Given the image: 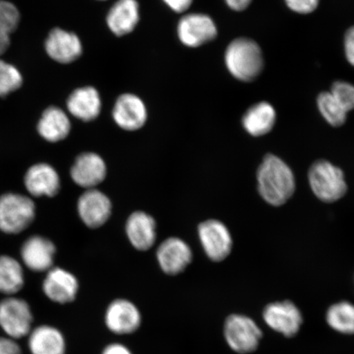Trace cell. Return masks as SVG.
I'll use <instances>...</instances> for the list:
<instances>
[{
  "label": "cell",
  "mask_w": 354,
  "mask_h": 354,
  "mask_svg": "<svg viewBox=\"0 0 354 354\" xmlns=\"http://www.w3.org/2000/svg\"><path fill=\"white\" fill-rule=\"evenodd\" d=\"M259 192L266 202L272 206L285 205L295 192L293 171L280 158L268 154L259 167Z\"/></svg>",
  "instance_id": "obj_1"
},
{
  "label": "cell",
  "mask_w": 354,
  "mask_h": 354,
  "mask_svg": "<svg viewBox=\"0 0 354 354\" xmlns=\"http://www.w3.org/2000/svg\"><path fill=\"white\" fill-rule=\"evenodd\" d=\"M225 64L234 78L245 82L254 81L263 69L262 50L253 39H234L225 50Z\"/></svg>",
  "instance_id": "obj_2"
},
{
  "label": "cell",
  "mask_w": 354,
  "mask_h": 354,
  "mask_svg": "<svg viewBox=\"0 0 354 354\" xmlns=\"http://www.w3.org/2000/svg\"><path fill=\"white\" fill-rule=\"evenodd\" d=\"M35 216L37 207L30 196L15 192L0 196V232L7 234L24 232Z\"/></svg>",
  "instance_id": "obj_3"
},
{
  "label": "cell",
  "mask_w": 354,
  "mask_h": 354,
  "mask_svg": "<svg viewBox=\"0 0 354 354\" xmlns=\"http://www.w3.org/2000/svg\"><path fill=\"white\" fill-rule=\"evenodd\" d=\"M308 180L314 194L323 202L337 201L347 192L343 171L328 161L314 162L309 169Z\"/></svg>",
  "instance_id": "obj_4"
},
{
  "label": "cell",
  "mask_w": 354,
  "mask_h": 354,
  "mask_svg": "<svg viewBox=\"0 0 354 354\" xmlns=\"http://www.w3.org/2000/svg\"><path fill=\"white\" fill-rule=\"evenodd\" d=\"M34 316L28 301L7 296L0 301V328L13 339L28 337L33 329Z\"/></svg>",
  "instance_id": "obj_5"
},
{
  "label": "cell",
  "mask_w": 354,
  "mask_h": 354,
  "mask_svg": "<svg viewBox=\"0 0 354 354\" xmlns=\"http://www.w3.org/2000/svg\"><path fill=\"white\" fill-rule=\"evenodd\" d=\"M224 335L232 351L245 354L258 348L263 332L250 317L232 314L225 322Z\"/></svg>",
  "instance_id": "obj_6"
},
{
  "label": "cell",
  "mask_w": 354,
  "mask_h": 354,
  "mask_svg": "<svg viewBox=\"0 0 354 354\" xmlns=\"http://www.w3.org/2000/svg\"><path fill=\"white\" fill-rule=\"evenodd\" d=\"M180 41L189 48H198L209 43L218 35L214 20L203 13H189L180 19L177 25Z\"/></svg>",
  "instance_id": "obj_7"
},
{
  "label": "cell",
  "mask_w": 354,
  "mask_h": 354,
  "mask_svg": "<svg viewBox=\"0 0 354 354\" xmlns=\"http://www.w3.org/2000/svg\"><path fill=\"white\" fill-rule=\"evenodd\" d=\"M198 236L206 254L214 262L227 258L232 249L231 233L225 225L218 220L203 221L198 227Z\"/></svg>",
  "instance_id": "obj_8"
},
{
  "label": "cell",
  "mask_w": 354,
  "mask_h": 354,
  "mask_svg": "<svg viewBox=\"0 0 354 354\" xmlns=\"http://www.w3.org/2000/svg\"><path fill=\"white\" fill-rule=\"evenodd\" d=\"M55 254L54 242L39 234L26 239L20 250L22 264L34 272H47L54 268Z\"/></svg>",
  "instance_id": "obj_9"
},
{
  "label": "cell",
  "mask_w": 354,
  "mask_h": 354,
  "mask_svg": "<svg viewBox=\"0 0 354 354\" xmlns=\"http://www.w3.org/2000/svg\"><path fill=\"white\" fill-rule=\"evenodd\" d=\"M263 317L270 328L287 338L297 335L303 324L302 314L291 301L268 304L264 309Z\"/></svg>",
  "instance_id": "obj_10"
},
{
  "label": "cell",
  "mask_w": 354,
  "mask_h": 354,
  "mask_svg": "<svg viewBox=\"0 0 354 354\" xmlns=\"http://www.w3.org/2000/svg\"><path fill=\"white\" fill-rule=\"evenodd\" d=\"M24 187L30 197L53 198L60 192L61 180L55 168L46 162H38L26 170Z\"/></svg>",
  "instance_id": "obj_11"
},
{
  "label": "cell",
  "mask_w": 354,
  "mask_h": 354,
  "mask_svg": "<svg viewBox=\"0 0 354 354\" xmlns=\"http://www.w3.org/2000/svg\"><path fill=\"white\" fill-rule=\"evenodd\" d=\"M112 203L109 198L97 189H87L80 196L77 211L83 223L95 229L107 223L112 214Z\"/></svg>",
  "instance_id": "obj_12"
},
{
  "label": "cell",
  "mask_w": 354,
  "mask_h": 354,
  "mask_svg": "<svg viewBox=\"0 0 354 354\" xmlns=\"http://www.w3.org/2000/svg\"><path fill=\"white\" fill-rule=\"evenodd\" d=\"M113 118L122 129L135 131L145 125L148 111L144 101L139 96L126 93L119 96L115 102Z\"/></svg>",
  "instance_id": "obj_13"
},
{
  "label": "cell",
  "mask_w": 354,
  "mask_h": 354,
  "mask_svg": "<svg viewBox=\"0 0 354 354\" xmlns=\"http://www.w3.org/2000/svg\"><path fill=\"white\" fill-rule=\"evenodd\" d=\"M44 295L59 304L72 303L76 299L79 283L76 277L61 268H52L46 272L42 283Z\"/></svg>",
  "instance_id": "obj_14"
},
{
  "label": "cell",
  "mask_w": 354,
  "mask_h": 354,
  "mask_svg": "<svg viewBox=\"0 0 354 354\" xmlns=\"http://www.w3.org/2000/svg\"><path fill=\"white\" fill-rule=\"evenodd\" d=\"M44 48L51 59L62 64L73 63L83 52L82 43L77 35L59 28L48 35Z\"/></svg>",
  "instance_id": "obj_15"
},
{
  "label": "cell",
  "mask_w": 354,
  "mask_h": 354,
  "mask_svg": "<svg viewBox=\"0 0 354 354\" xmlns=\"http://www.w3.org/2000/svg\"><path fill=\"white\" fill-rule=\"evenodd\" d=\"M71 177L79 187L95 189L107 176V166L103 158L95 153H83L71 168Z\"/></svg>",
  "instance_id": "obj_16"
},
{
  "label": "cell",
  "mask_w": 354,
  "mask_h": 354,
  "mask_svg": "<svg viewBox=\"0 0 354 354\" xmlns=\"http://www.w3.org/2000/svg\"><path fill=\"white\" fill-rule=\"evenodd\" d=\"M108 328L117 335H128L139 329L141 314L134 304L127 299H116L105 313Z\"/></svg>",
  "instance_id": "obj_17"
},
{
  "label": "cell",
  "mask_w": 354,
  "mask_h": 354,
  "mask_svg": "<svg viewBox=\"0 0 354 354\" xmlns=\"http://www.w3.org/2000/svg\"><path fill=\"white\" fill-rule=\"evenodd\" d=\"M192 250L187 243L176 237L167 239L157 251L158 263L168 275L183 272L192 263Z\"/></svg>",
  "instance_id": "obj_18"
},
{
  "label": "cell",
  "mask_w": 354,
  "mask_h": 354,
  "mask_svg": "<svg viewBox=\"0 0 354 354\" xmlns=\"http://www.w3.org/2000/svg\"><path fill=\"white\" fill-rule=\"evenodd\" d=\"M68 112L83 122L95 120L100 116L102 101L100 93L93 86H84L72 92L66 101Z\"/></svg>",
  "instance_id": "obj_19"
},
{
  "label": "cell",
  "mask_w": 354,
  "mask_h": 354,
  "mask_svg": "<svg viewBox=\"0 0 354 354\" xmlns=\"http://www.w3.org/2000/svg\"><path fill=\"white\" fill-rule=\"evenodd\" d=\"M111 32L121 37L135 30L140 21V6L137 0H118L111 7L107 19Z\"/></svg>",
  "instance_id": "obj_20"
},
{
  "label": "cell",
  "mask_w": 354,
  "mask_h": 354,
  "mask_svg": "<svg viewBox=\"0 0 354 354\" xmlns=\"http://www.w3.org/2000/svg\"><path fill=\"white\" fill-rule=\"evenodd\" d=\"M30 354H66V344L64 334L50 325L35 327L28 335Z\"/></svg>",
  "instance_id": "obj_21"
},
{
  "label": "cell",
  "mask_w": 354,
  "mask_h": 354,
  "mask_svg": "<svg viewBox=\"0 0 354 354\" xmlns=\"http://www.w3.org/2000/svg\"><path fill=\"white\" fill-rule=\"evenodd\" d=\"M71 129L72 125L68 114L56 106H50L44 110L37 124L39 135L50 143L65 140Z\"/></svg>",
  "instance_id": "obj_22"
},
{
  "label": "cell",
  "mask_w": 354,
  "mask_h": 354,
  "mask_svg": "<svg viewBox=\"0 0 354 354\" xmlns=\"http://www.w3.org/2000/svg\"><path fill=\"white\" fill-rule=\"evenodd\" d=\"M126 232L136 250H148L156 241V221L146 212H136L127 221Z\"/></svg>",
  "instance_id": "obj_23"
},
{
  "label": "cell",
  "mask_w": 354,
  "mask_h": 354,
  "mask_svg": "<svg viewBox=\"0 0 354 354\" xmlns=\"http://www.w3.org/2000/svg\"><path fill=\"white\" fill-rule=\"evenodd\" d=\"M277 113L268 102H260L252 106L243 115L242 122L245 131L253 136L268 134L275 126Z\"/></svg>",
  "instance_id": "obj_24"
},
{
  "label": "cell",
  "mask_w": 354,
  "mask_h": 354,
  "mask_svg": "<svg viewBox=\"0 0 354 354\" xmlns=\"http://www.w3.org/2000/svg\"><path fill=\"white\" fill-rule=\"evenodd\" d=\"M25 285L24 266L10 255H0V293L13 296Z\"/></svg>",
  "instance_id": "obj_25"
},
{
  "label": "cell",
  "mask_w": 354,
  "mask_h": 354,
  "mask_svg": "<svg viewBox=\"0 0 354 354\" xmlns=\"http://www.w3.org/2000/svg\"><path fill=\"white\" fill-rule=\"evenodd\" d=\"M326 322L332 329L344 335L354 334V305L342 301L332 305L326 313Z\"/></svg>",
  "instance_id": "obj_26"
},
{
  "label": "cell",
  "mask_w": 354,
  "mask_h": 354,
  "mask_svg": "<svg viewBox=\"0 0 354 354\" xmlns=\"http://www.w3.org/2000/svg\"><path fill=\"white\" fill-rule=\"evenodd\" d=\"M317 107L322 117L330 126L338 127L346 122L348 113L334 98L330 92H322L317 97Z\"/></svg>",
  "instance_id": "obj_27"
},
{
  "label": "cell",
  "mask_w": 354,
  "mask_h": 354,
  "mask_svg": "<svg viewBox=\"0 0 354 354\" xmlns=\"http://www.w3.org/2000/svg\"><path fill=\"white\" fill-rule=\"evenodd\" d=\"M24 77L15 65L0 59V97H6L22 86Z\"/></svg>",
  "instance_id": "obj_28"
},
{
  "label": "cell",
  "mask_w": 354,
  "mask_h": 354,
  "mask_svg": "<svg viewBox=\"0 0 354 354\" xmlns=\"http://www.w3.org/2000/svg\"><path fill=\"white\" fill-rule=\"evenodd\" d=\"M20 12L11 2L0 0V30L11 35L20 22Z\"/></svg>",
  "instance_id": "obj_29"
},
{
  "label": "cell",
  "mask_w": 354,
  "mask_h": 354,
  "mask_svg": "<svg viewBox=\"0 0 354 354\" xmlns=\"http://www.w3.org/2000/svg\"><path fill=\"white\" fill-rule=\"evenodd\" d=\"M330 92L347 113L354 109V86L352 84L336 82Z\"/></svg>",
  "instance_id": "obj_30"
},
{
  "label": "cell",
  "mask_w": 354,
  "mask_h": 354,
  "mask_svg": "<svg viewBox=\"0 0 354 354\" xmlns=\"http://www.w3.org/2000/svg\"><path fill=\"white\" fill-rule=\"evenodd\" d=\"M288 8L300 15H308L317 10L320 0H285Z\"/></svg>",
  "instance_id": "obj_31"
},
{
  "label": "cell",
  "mask_w": 354,
  "mask_h": 354,
  "mask_svg": "<svg viewBox=\"0 0 354 354\" xmlns=\"http://www.w3.org/2000/svg\"><path fill=\"white\" fill-rule=\"evenodd\" d=\"M0 354H22L21 347L17 340L2 336L0 337Z\"/></svg>",
  "instance_id": "obj_32"
},
{
  "label": "cell",
  "mask_w": 354,
  "mask_h": 354,
  "mask_svg": "<svg viewBox=\"0 0 354 354\" xmlns=\"http://www.w3.org/2000/svg\"><path fill=\"white\" fill-rule=\"evenodd\" d=\"M344 52L348 63L354 66V26L349 28L345 34Z\"/></svg>",
  "instance_id": "obj_33"
},
{
  "label": "cell",
  "mask_w": 354,
  "mask_h": 354,
  "mask_svg": "<svg viewBox=\"0 0 354 354\" xmlns=\"http://www.w3.org/2000/svg\"><path fill=\"white\" fill-rule=\"evenodd\" d=\"M171 10L177 13L187 12L192 6L193 0H162Z\"/></svg>",
  "instance_id": "obj_34"
},
{
  "label": "cell",
  "mask_w": 354,
  "mask_h": 354,
  "mask_svg": "<svg viewBox=\"0 0 354 354\" xmlns=\"http://www.w3.org/2000/svg\"><path fill=\"white\" fill-rule=\"evenodd\" d=\"M102 354H132V353L125 345L115 343L105 347Z\"/></svg>",
  "instance_id": "obj_35"
},
{
  "label": "cell",
  "mask_w": 354,
  "mask_h": 354,
  "mask_svg": "<svg viewBox=\"0 0 354 354\" xmlns=\"http://www.w3.org/2000/svg\"><path fill=\"white\" fill-rule=\"evenodd\" d=\"M228 7L234 11H243L246 10L252 2V0H225Z\"/></svg>",
  "instance_id": "obj_36"
},
{
  "label": "cell",
  "mask_w": 354,
  "mask_h": 354,
  "mask_svg": "<svg viewBox=\"0 0 354 354\" xmlns=\"http://www.w3.org/2000/svg\"><path fill=\"white\" fill-rule=\"evenodd\" d=\"M10 46V35L0 30V55H2Z\"/></svg>",
  "instance_id": "obj_37"
},
{
  "label": "cell",
  "mask_w": 354,
  "mask_h": 354,
  "mask_svg": "<svg viewBox=\"0 0 354 354\" xmlns=\"http://www.w3.org/2000/svg\"><path fill=\"white\" fill-rule=\"evenodd\" d=\"M99 1H107V0H99Z\"/></svg>",
  "instance_id": "obj_38"
}]
</instances>
